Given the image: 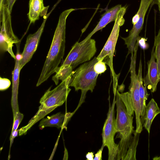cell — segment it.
I'll list each match as a JSON object with an SVG mask.
<instances>
[{"label": "cell", "mask_w": 160, "mask_h": 160, "mask_svg": "<svg viewBox=\"0 0 160 160\" xmlns=\"http://www.w3.org/2000/svg\"><path fill=\"white\" fill-rule=\"evenodd\" d=\"M11 82L8 79L0 78V90L3 91L7 90L10 87Z\"/></svg>", "instance_id": "603a6c76"}, {"label": "cell", "mask_w": 160, "mask_h": 160, "mask_svg": "<svg viewBox=\"0 0 160 160\" xmlns=\"http://www.w3.org/2000/svg\"><path fill=\"white\" fill-rule=\"evenodd\" d=\"M133 134L134 136L122 160H136V148L138 143L140 133L136 132L135 130Z\"/></svg>", "instance_id": "d6986e66"}, {"label": "cell", "mask_w": 160, "mask_h": 160, "mask_svg": "<svg viewBox=\"0 0 160 160\" xmlns=\"http://www.w3.org/2000/svg\"><path fill=\"white\" fill-rule=\"evenodd\" d=\"M20 43L16 45L17 48V53L15 59V62L13 70L12 72V95L11 101L13 117L16 113L19 112L18 103V94L19 84L20 72L21 70L20 65V61L22 58L21 54L19 53Z\"/></svg>", "instance_id": "8fae6325"}, {"label": "cell", "mask_w": 160, "mask_h": 160, "mask_svg": "<svg viewBox=\"0 0 160 160\" xmlns=\"http://www.w3.org/2000/svg\"><path fill=\"white\" fill-rule=\"evenodd\" d=\"M153 0H141L139 9L132 18V28L130 31L127 37L122 38L128 49L127 55L134 52L137 38L143 27L146 14Z\"/></svg>", "instance_id": "9c48e42d"}, {"label": "cell", "mask_w": 160, "mask_h": 160, "mask_svg": "<svg viewBox=\"0 0 160 160\" xmlns=\"http://www.w3.org/2000/svg\"><path fill=\"white\" fill-rule=\"evenodd\" d=\"M147 39L145 38L138 37L137 40L138 42L139 46L143 50H146L149 48L148 44L146 42Z\"/></svg>", "instance_id": "cb8c5ba5"}, {"label": "cell", "mask_w": 160, "mask_h": 160, "mask_svg": "<svg viewBox=\"0 0 160 160\" xmlns=\"http://www.w3.org/2000/svg\"><path fill=\"white\" fill-rule=\"evenodd\" d=\"M116 94L111 105H109L107 117L102 131V147L106 146L108 149V160H116L118 152L119 146L114 142V137L117 133L115 117L114 108L116 104Z\"/></svg>", "instance_id": "ba28073f"}, {"label": "cell", "mask_w": 160, "mask_h": 160, "mask_svg": "<svg viewBox=\"0 0 160 160\" xmlns=\"http://www.w3.org/2000/svg\"><path fill=\"white\" fill-rule=\"evenodd\" d=\"M44 18L43 22L38 30L33 34H29L27 38L23 51L21 54L22 58L20 61L21 70L30 60L37 48L47 18V16Z\"/></svg>", "instance_id": "30bf717a"}, {"label": "cell", "mask_w": 160, "mask_h": 160, "mask_svg": "<svg viewBox=\"0 0 160 160\" xmlns=\"http://www.w3.org/2000/svg\"><path fill=\"white\" fill-rule=\"evenodd\" d=\"M104 148L101 147L97 152L95 154L94 160H102V153Z\"/></svg>", "instance_id": "484cf974"}, {"label": "cell", "mask_w": 160, "mask_h": 160, "mask_svg": "<svg viewBox=\"0 0 160 160\" xmlns=\"http://www.w3.org/2000/svg\"><path fill=\"white\" fill-rule=\"evenodd\" d=\"M126 6L122 7L118 12L112 29L105 45L97 57L98 60L103 61L109 66L113 78V91L115 92L118 85L117 75L115 72L113 65V59L116 43L119 35L120 28L124 23L123 16L127 9Z\"/></svg>", "instance_id": "277c9868"}, {"label": "cell", "mask_w": 160, "mask_h": 160, "mask_svg": "<svg viewBox=\"0 0 160 160\" xmlns=\"http://www.w3.org/2000/svg\"><path fill=\"white\" fill-rule=\"evenodd\" d=\"M17 0H0V5H6L9 10L11 12L13 5Z\"/></svg>", "instance_id": "d4e9b609"}, {"label": "cell", "mask_w": 160, "mask_h": 160, "mask_svg": "<svg viewBox=\"0 0 160 160\" xmlns=\"http://www.w3.org/2000/svg\"><path fill=\"white\" fill-rule=\"evenodd\" d=\"M73 69L72 67L70 65H61L57 70L55 74L52 77V80L57 85L59 80L63 81L72 76Z\"/></svg>", "instance_id": "ac0fdd59"}, {"label": "cell", "mask_w": 160, "mask_h": 160, "mask_svg": "<svg viewBox=\"0 0 160 160\" xmlns=\"http://www.w3.org/2000/svg\"><path fill=\"white\" fill-rule=\"evenodd\" d=\"M138 75L139 81V94L141 105L140 120L142 124L144 122V118L146 108V101L149 95L147 90V87L143 85V79L142 77V63L141 60L139 62Z\"/></svg>", "instance_id": "e0dca14e"}, {"label": "cell", "mask_w": 160, "mask_h": 160, "mask_svg": "<svg viewBox=\"0 0 160 160\" xmlns=\"http://www.w3.org/2000/svg\"><path fill=\"white\" fill-rule=\"evenodd\" d=\"M158 8H159V11L160 12V5L158 6Z\"/></svg>", "instance_id": "f1b7e54d"}, {"label": "cell", "mask_w": 160, "mask_h": 160, "mask_svg": "<svg viewBox=\"0 0 160 160\" xmlns=\"http://www.w3.org/2000/svg\"><path fill=\"white\" fill-rule=\"evenodd\" d=\"M160 113V109L153 98L146 105L143 127L149 134L152 123L155 117Z\"/></svg>", "instance_id": "2e32d148"}, {"label": "cell", "mask_w": 160, "mask_h": 160, "mask_svg": "<svg viewBox=\"0 0 160 160\" xmlns=\"http://www.w3.org/2000/svg\"><path fill=\"white\" fill-rule=\"evenodd\" d=\"M94 69L98 74H101L107 70L106 63L103 61H98L94 65Z\"/></svg>", "instance_id": "7402d4cb"}, {"label": "cell", "mask_w": 160, "mask_h": 160, "mask_svg": "<svg viewBox=\"0 0 160 160\" xmlns=\"http://www.w3.org/2000/svg\"><path fill=\"white\" fill-rule=\"evenodd\" d=\"M72 77L62 81L53 89L51 90V87L48 88L40 99V105L38 112L47 111L50 112L63 104L71 90L69 85Z\"/></svg>", "instance_id": "8992f818"}, {"label": "cell", "mask_w": 160, "mask_h": 160, "mask_svg": "<svg viewBox=\"0 0 160 160\" xmlns=\"http://www.w3.org/2000/svg\"><path fill=\"white\" fill-rule=\"evenodd\" d=\"M49 7L44 6L43 0H30L29 10L27 15L30 23H34L38 20L40 16H46Z\"/></svg>", "instance_id": "9a60e30c"}, {"label": "cell", "mask_w": 160, "mask_h": 160, "mask_svg": "<svg viewBox=\"0 0 160 160\" xmlns=\"http://www.w3.org/2000/svg\"><path fill=\"white\" fill-rule=\"evenodd\" d=\"M117 117L115 119L117 134L119 138L118 152L117 160H122L132 141L134 130L133 125L134 110L131 102L129 93L116 92Z\"/></svg>", "instance_id": "6da1fadb"}, {"label": "cell", "mask_w": 160, "mask_h": 160, "mask_svg": "<svg viewBox=\"0 0 160 160\" xmlns=\"http://www.w3.org/2000/svg\"><path fill=\"white\" fill-rule=\"evenodd\" d=\"M23 118V114L19 112H17L15 116L13 117V122L12 129L10 138V140H11L15 132L17 130Z\"/></svg>", "instance_id": "44dd1931"}, {"label": "cell", "mask_w": 160, "mask_h": 160, "mask_svg": "<svg viewBox=\"0 0 160 160\" xmlns=\"http://www.w3.org/2000/svg\"><path fill=\"white\" fill-rule=\"evenodd\" d=\"M158 2L160 4V0H157Z\"/></svg>", "instance_id": "f546056e"}, {"label": "cell", "mask_w": 160, "mask_h": 160, "mask_svg": "<svg viewBox=\"0 0 160 160\" xmlns=\"http://www.w3.org/2000/svg\"><path fill=\"white\" fill-rule=\"evenodd\" d=\"M122 8V5L118 4L107 10L102 15L98 24L93 30L81 42H84L90 39L92 36L98 31L104 28L108 23L115 21L118 13Z\"/></svg>", "instance_id": "5bb4252c"}, {"label": "cell", "mask_w": 160, "mask_h": 160, "mask_svg": "<svg viewBox=\"0 0 160 160\" xmlns=\"http://www.w3.org/2000/svg\"><path fill=\"white\" fill-rule=\"evenodd\" d=\"M98 61L95 57L91 60L84 63L73 71L69 86L74 88L75 91H81V96L78 106L74 113L85 102L87 92H92L96 85L99 74L94 71V66Z\"/></svg>", "instance_id": "3957f363"}, {"label": "cell", "mask_w": 160, "mask_h": 160, "mask_svg": "<svg viewBox=\"0 0 160 160\" xmlns=\"http://www.w3.org/2000/svg\"><path fill=\"white\" fill-rule=\"evenodd\" d=\"M70 8L60 15L51 44L41 72L36 84L38 87L46 81L58 68L64 54L66 19L69 14L75 10Z\"/></svg>", "instance_id": "7a4b0ae2"}, {"label": "cell", "mask_w": 160, "mask_h": 160, "mask_svg": "<svg viewBox=\"0 0 160 160\" xmlns=\"http://www.w3.org/2000/svg\"><path fill=\"white\" fill-rule=\"evenodd\" d=\"M74 114L72 112H67L65 114L58 112L47 118H43L40 122L39 127L40 129L47 127H56L62 129L67 130V125L71 117Z\"/></svg>", "instance_id": "4fadbf2b"}, {"label": "cell", "mask_w": 160, "mask_h": 160, "mask_svg": "<svg viewBox=\"0 0 160 160\" xmlns=\"http://www.w3.org/2000/svg\"><path fill=\"white\" fill-rule=\"evenodd\" d=\"M153 46L154 55L158 66V76L160 79V28L158 35L155 36Z\"/></svg>", "instance_id": "ffe728a7"}, {"label": "cell", "mask_w": 160, "mask_h": 160, "mask_svg": "<svg viewBox=\"0 0 160 160\" xmlns=\"http://www.w3.org/2000/svg\"><path fill=\"white\" fill-rule=\"evenodd\" d=\"M87 160H93L94 158V153L92 152H88L86 155Z\"/></svg>", "instance_id": "4316f807"}, {"label": "cell", "mask_w": 160, "mask_h": 160, "mask_svg": "<svg viewBox=\"0 0 160 160\" xmlns=\"http://www.w3.org/2000/svg\"><path fill=\"white\" fill-rule=\"evenodd\" d=\"M95 40L91 38L84 42H76L72 47L62 66L70 65L73 69L90 60L97 52Z\"/></svg>", "instance_id": "52a82bcc"}, {"label": "cell", "mask_w": 160, "mask_h": 160, "mask_svg": "<svg viewBox=\"0 0 160 160\" xmlns=\"http://www.w3.org/2000/svg\"></svg>", "instance_id": "4dcf8cb0"}, {"label": "cell", "mask_w": 160, "mask_h": 160, "mask_svg": "<svg viewBox=\"0 0 160 160\" xmlns=\"http://www.w3.org/2000/svg\"><path fill=\"white\" fill-rule=\"evenodd\" d=\"M154 51L153 46L151 52L150 59L147 63V72L143 79L144 86L148 87V88L151 89L152 92L156 91L157 84L160 80L158 77V66Z\"/></svg>", "instance_id": "7c38bea8"}, {"label": "cell", "mask_w": 160, "mask_h": 160, "mask_svg": "<svg viewBox=\"0 0 160 160\" xmlns=\"http://www.w3.org/2000/svg\"><path fill=\"white\" fill-rule=\"evenodd\" d=\"M153 160H160V156H156L153 158Z\"/></svg>", "instance_id": "83f0119b"}, {"label": "cell", "mask_w": 160, "mask_h": 160, "mask_svg": "<svg viewBox=\"0 0 160 160\" xmlns=\"http://www.w3.org/2000/svg\"><path fill=\"white\" fill-rule=\"evenodd\" d=\"M11 12L6 5H0V51L8 52L15 59L16 55L12 50L14 44L21 41L14 34L12 26Z\"/></svg>", "instance_id": "5b68a950"}]
</instances>
